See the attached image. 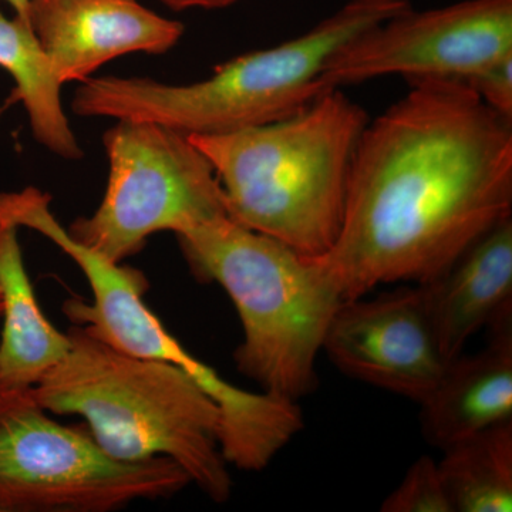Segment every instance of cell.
Segmentation results:
<instances>
[{
    "label": "cell",
    "mask_w": 512,
    "mask_h": 512,
    "mask_svg": "<svg viewBox=\"0 0 512 512\" xmlns=\"http://www.w3.org/2000/svg\"><path fill=\"white\" fill-rule=\"evenodd\" d=\"M18 231L0 222V384L33 387L66 356L70 338L40 308L23 262Z\"/></svg>",
    "instance_id": "5bb4252c"
},
{
    "label": "cell",
    "mask_w": 512,
    "mask_h": 512,
    "mask_svg": "<svg viewBox=\"0 0 512 512\" xmlns=\"http://www.w3.org/2000/svg\"><path fill=\"white\" fill-rule=\"evenodd\" d=\"M3 2L8 3L10 8H12L13 13L18 18L25 20V22H29V10H30V0H3Z\"/></svg>",
    "instance_id": "ffe728a7"
},
{
    "label": "cell",
    "mask_w": 512,
    "mask_h": 512,
    "mask_svg": "<svg viewBox=\"0 0 512 512\" xmlns=\"http://www.w3.org/2000/svg\"><path fill=\"white\" fill-rule=\"evenodd\" d=\"M487 346L448 360L420 404L424 439L441 450L495 424L512 420V312L488 326Z\"/></svg>",
    "instance_id": "7c38bea8"
},
{
    "label": "cell",
    "mask_w": 512,
    "mask_h": 512,
    "mask_svg": "<svg viewBox=\"0 0 512 512\" xmlns=\"http://www.w3.org/2000/svg\"><path fill=\"white\" fill-rule=\"evenodd\" d=\"M0 67L16 83L13 99L22 101L33 137L40 146L64 160H80L77 141L62 103V87L52 60L32 26L0 10Z\"/></svg>",
    "instance_id": "9a60e30c"
},
{
    "label": "cell",
    "mask_w": 512,
    "mask_h": 512,
    "mask_svg": "<svg viewBox=\"0 0 512 512\" xmlns=\"http://www.w3.org/2000/svg\"><path fill=\"white\" fill-rule=\"evenodd\" d=\"M421 285L441 353L453 359L477 332L512 312V217Z\"/></svg>",
    "instance_id": "4fadbf2b"
},
{
    "label": "cell",
    "mask_w": 512,
    "mask_h": 512,
    "mask_svg": "<svg viewBox=\"0 0 512 512\" xmlns=\"http://www.w3.org/2000/svg\"><path fill=\"white\" fill-rule=\"evenodd\" d=\"M0 319H2V301H0Z\"/></svg>",
    "instance_id": "44dd1931"
},
{
    "label": "cell",
    "mask_w": 512,
    "mask_h": 512,
    "mask_svg": "<svg viewBox=\"0 0 512 512\" xmlns=\"http://www.w3.org/2000/svg\"><path fill=\"white\" fill-rule=\"evenodd\" d=\"M167 8L173 10L204 9L215 10L224 9L235 5L239 0H161Z\"/></svg>",
    "instance_id": "d6986e66"
},
{
    "label": "cell",
    "mask_w": 512,
    "mask_h": 512,
    "mask_svg": "<svg viewBox=\"0 0 512 512\" xmlns=\"http://www.w3.org/2000/svg\"><path fill=\"white\" fill-rule=\"evenodd\" d=\"M441 477L454 512L512 511V420L443 450Z\"/></svg>",
    "instance_id": "2e32d148"
},
{
    "label": "cell",
    "mask_w": 512,
    "mask_h": 512,
    "mask_svg": "<svg viewBox=\"0 0 512 512\" xmlns=\"http://www.w3.org/2000/svg\"><path fill=\"white\" fill-rule=\"evenodd\" d=\"M66 356L33 386L53 416H80L109 456L127 463L170 458L215 503L232 493L221 450V413L184 370L111 348L82 326Z\"/></svg>",
    "instance_id": "3957f363"
},
{
    "label": "cell",
    "mask_w": 512,
    "mask_h": 512,
    "mask_svg": "<svg viewBox=\"0 0 512 512\" xmlns=\"http://www.w3.org/2000/svg\"><path fill=\"white\" fill-rule=\"evenodd\" d=\"M103 143L110 165L103 200L66 228L84 247L120 264L151 235H180L227 215L214 167L187 134L153 121L117 120Z\"/></svg>",
    "instance_id": "ba28073f"
},
{
    "label": "cell",
    "mask_w": 512,
    "mask_h": 512,
    "mask_svg": "<svg viewBox=\"0 0 512 512\" xmlns=\"http://www.w3.org/2000/svg\"><path fill=\"white\" fill-rule=\"evenodd\" d=\"M177 238L195 278L220 285L237 309L244 333L234 353L238 372L296 402L315 392L323 340L345 302L318 258L228 215Z\"/></svg>",
    "instance_id": "5b68a950"
},
{
    "label": "cell",
    "mask_w": 512,
    "mask_h": 512,
    "mask_svg": "<svg viewBox=\"0 0 512 512\" xmlns=\"http://www.w3.org/2000/svg\"><path fill=\"white\" fill-rule=\"evenodd\" d=\"M412 8L409 0H349L308 32L215 67L208 79L168 84L148 77H90L72 101L80 117L163 124L215 136L285 119L332 89L326 67L350 40Z\"/></svg>",
    "instance_id": "277c9868"
},
{
    "label": "cell",
    "mask_w": 512,
    "mask_h": 512,
    "mask_svg": "<svg viewBox=\"0 0 512 512\" xmlns=\"http://www.w3.org/2000/svg\"><path fill=\"white\" fill-rule=\"evenodd\" d=\"M50 195L28 187L0 194V222L29 228L50 239L79 266L92 299L63 303L64 316L111 348L184 370L214 400L221 413V446L232 457L261 453L281 436L288 407L276 394L252 393L227 382L215 369L191 355L148 309L143 272L121 265L70 237L50 210Z\"/></svg>",
    "instance_id": "8992f818"
},
{
    "label": "cell",
    "mask_w": 512,
    "mask_h": 512,
    "mask_svg": "<svg viewBox=\"0 0 512 512\" xmlns=\"http://www.w3.org/2000/svg\"><path fill=\"white\" fill-rule=\"evenodd\" d=\"M29 22L63 86L117 57L163 55L185 30L138 0H30Z\"/></svg>",
    "instance_id": "8fae6325"
},
{
    "label": "cell",
    "mask_w": 512,
    "mask_h": 512,
    "mask_svg": "<svg viewBox=\"0 0 512 512\" xmlns=\"http://www.w3.org/2000/svg\"><path fill=\"white\" fill-rule=\"evenodd\" d=\"M190 484L170 458L117 460L89 427L59 423L33 387L0 384V512L117 511Z\"/></svg>",
    "instance_id": "52a82bcc"
},
{
    "label": "cell",
    "mask_w": 512,
    "mask_h": 512,
    "mask_svg": "<svg viewBox=\"0 0 512 512\" xmlns=\"http://www.w3.org/2000/svg\"><path fill=\"white\" fill-rule=\"evenodd\" d=\"M511 53L512 0H461L366 30L330 59L325 79L340 89L386 76L467 83Z\"/></svg>",
    "instance_id": "9c48e42d"
},
{
    "label": "cell",
    "mask_w": 512,
    "mask_h": 512,
    "mask_svg": "<svg viewBox=\"0 0 512 512\" xmlns=\"http://www.w3.org/2000/svg\"><path fill=\"white\" fill-rule=\"evenodd\" d=\"M466 84L491 110L512 120V53Z\"/></svg>",
    "instance_id": "ac0fdd59"
},
{
    "label": "cell",
    "mask_w": 512,
    "mask_h": 512,
    "mask_svg": "<svg viewBox=\"0 0 512 512\" xmlns=\"http://www.w3.org/2000/svg\"><path fill=\"white\" fill-rule=\"evenodd\" d=\"M382 512H454L439 461L421 456L407 470L402 483L384 498Z\"/></svg>",
    "instance_id": "e0dca14e"
},
{
    "label": "cell",
    "mask_w": 512,
    "mask_h": 512,
    "mask_svg": "<svg viewBox=\"0 0 512 512\" xmlns=\"http://www.w3.org/2000/svg\"><path fill=\"white\" fill-rule=\"evenodd\" d=\"M367 123L335 244L316 256L343 301L426 284L512 217V120L461 82H419Z\"/></svg>",
    "instance_id": "6da1fadb"
},
{
    "label": "cell",
    "mask_w": 512,
    "mask_h": 512,
    "mask_svg": "<svg viewBox=\"0 0 512 512\" xmlns=\"http://www.w3.org/2000/svg\"><path fill=\"white\" fill-rule=\"evenodd\" d=\"M370 117L332 87L285 119L190 136L214 167L232 221L308 256L332 248Z\"/></svg>",
    "instance_id": "7a4b0ae2"
},
{
    "label": "cell",
    "mask_w": 512,
    "mask_h": 512,
    "mask_svg": "<svg viewBox=\"0 0 512 512\" xmlns=\"http://www.w3.org/2000/svg\"><path fill=\"white\" fill-rule=\"evenodd\" d=\"M322 352L346 376L417 403L434 389L448 362L421 284L343 302Z\"/></svg>",
    "instance_id": "30bf717a"
}]
</instances>
